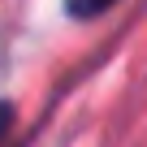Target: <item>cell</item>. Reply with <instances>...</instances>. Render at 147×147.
Masks as SVG:
<instances>
[{
	"label": "cell",
	"mask_w": 147,
	"mask_h": 147,
	"mask_svg": "<svg viewBox=\"0 0 147 147\" xmlns=\"http://www.w3.org/2000/svg\"><path fill=\"white\" fill-rule=\"evenodd\" d=\"M65 5H69V13H74V18H95V13L113 9L117 0H65Z\"/></svg>",
	"instance_id": "obj_1"
},
{
	"label": "cell",
	"mask_w": 147,
	"mask_h": 147,
	"mask_svg": "<svg viewBox=\"0 0 147 147\" xmlns=\"http://www.w3.org/2000/svg\"><path fill=\"white\" fill-rule=\"evenodd\" d=\"M9 117H13V108H9V104H0V134H5V125H9Z\"/></svg>",
	"instance_id": "obj_2"
}]
</instances>
